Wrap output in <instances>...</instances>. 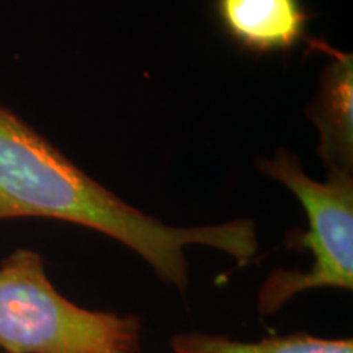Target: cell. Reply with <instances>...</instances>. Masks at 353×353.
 <instances>
[{
	"instance_id": "obj_1",
	"label": "cell",
	"mask_w": 353,
	"mask_h": 353,
	"mask_svg": "<svg viewBox=\"0 0 353 353\" xmlns=\"http://www.w3.org/2000/svg\"><path fill=\"white\" fill-rule=\"evenodd\" d=\"M19 218L64 221L105 234L138 254L180 293L188 288L187 247L219 250L241 267L259 252L255 221L169 226L123 201L0 105V221Z\"/></svg>"
},
{
	"instance_id": "obj_2",
	"label": "cell",
	"mask_w": 353,
	"mask_h": 353,
	"mask_svg": "<svg viewBox=\"0 0 353 353\" xmlns=\"http://www.w3.org/2000/svg\"><path fill=\"white\" fill-rule=\"evenodd\" d=\"M139 337L136 316L94 311L61 294L34 250L17 249L0 263V350L121 353L138 350Z\"/></svg>"
},
{
	"instance_id": "obj_3",
	"label": "cell",
	"mask_w": 353,
	"mask_h": 353,
	"mask_svg": "<svg viewBox=\"0 0 353 353\" xmlns=\"http://www.w3.org/2000/svg\"><path fill=\"white\" fill-rule=\"evenodd\" d=\"M259 169L283 183L298 198L307 219L306 231L288 236L291 249L311 255L306 272L275 270L260 286L257 309L272 316L304 291L353 290V176L329 174L317 182L303 170L299 159L285 149L273 159H260Z\"/></svg>"
},
{
	"instance_id": "obj_4",
	"label": "cell",
	"mask_w": 353,
	"mask_h": 353,
	"mask_svg": "<svg viewBox=\"0 0 353 353\" xmlns=\"http://www.w3.org/2000/svg\"><path fill=\"white\" fill-rule=\"evenodd\" d=\"M214 8L224 33L252 54L291 51L306 38L301 0H214Z\"/></svg>"
},
{
	"instance_id": "obj_5",
	"label": "cell",
	"mask_w": 353,
	"mask_h": 353,
	"mask_svg": "<svg viewBox=\"0 0 353 353\" xmlns=\"http://www.w3.org/2000/svg\"><path fill=\"white\" fill-rule=\"evenodd\" d=\"M332 61L321 76L307 117L319 131L317 154L329 174L353 170V61L352 54L329 50Z\"/></svg>"
},
{
	"instance_id": "obj_6",
	"label": "cell",
	"mask_w": 353,
	"mask_h": 353,
	"mask_svg": "<svg viewBox=\"0 0 353 353\" xmlns=\"http://www.w3.org/2000/svg\"><path fill=\"white\" fill-rule=\"evenodd\" d=\"M170 347L174 353H353L350 337L325 339L311 334L278 335L244 342L223 335L185 332L175 335Z\"/></svg>"
},
{
	"instance_id": "obj_7",
	"label": "cell",
	"mask_w": 353,
	"mask_h": 353,
	"mask_svg": "<svg viewBox=\"0 0 353 353\" xmlns=\"http://www.w3.org/2000/svg\"><path fill=\"white\" fill-rule=\"evenodd\" d=\"M121 353H138V352H121Z\"/></svg>"
}]
</instances>
